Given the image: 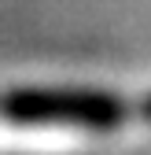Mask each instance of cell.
I'll return each instance as SVG.
<instances>
[{
    "label": "cell",
    "mask_w": 151,
    "mask_h": 155,
    "mask_svg": "<svg viewBox=\"0 0 151 155\" xmlns=\"http://www.w3.org/2000/svg\"><path fill=\"white\" fill-rule=\"evenodd\" d=\"M4 114L30 126H85V129H114L122 122V100L107 92L70 89V92H37L22 89L4 100Z\"/></svg>",
    "instance_id": "cell-1"
},
{
    "label": "cell",
    "mask_w": 151,
    "mask_h": 155,
    "mask_svg": "<svg viewBox=\"0 0 151 155\" xmlns=\"http://www.w3.org/2000/svg\"><path fill=\"white\" fill-rule=\"evenodd\" d=\"M144 114H147V118H151V100H147V104H144Z\"/></svg>",
    "instance_id": "cell-2"
}]
</instances>
